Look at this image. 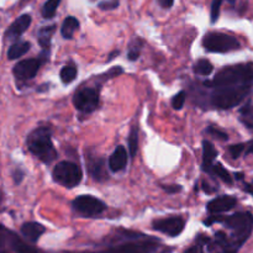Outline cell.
Here are the masks:
<instances>
[{
    "mask_svg": "<svg viewBox=\"0 0 253 253\" xmlns=\"http://www.w3.org/2000/svg\"><path fill=\"white\" fill-rule=\"evenodd\" d=\"M253 83V64L244 63L236 66H229L220 69L215 78L205 82L204 85L209 88H221V86L240 85V84Z\"/></svg>",
    "mask_w": 253,
    "mask_h": 253,
    "instance_id": "cell-1",
    "label": "cell"
},
{
    "mask_svg": "<svg viewBox=\"0 0 253 253\" xmlns=\"http://www.w3.org/2000/svg\"><path fill=\"white\" fill-rule=\"evenodd\" d=\"M27 148L30 152L43 163H51L57 158V151L52 142L49 127H37L27 136Z\"/></svg>",
    "mask_w": 253,
    "mask_h": 253,
    "instance_id": "cell-2",
    "label": "cell"
},
{
    "mask_svg": "<svg viewBox=\"0 0 253 253\" xmlns=\"http://www.w3.org/2000/svg\"><path fill=\"white\" fill-rule=\"evenodd\" d=\"M252 84H240V85L221 86L216 88L212 93L210 101L216 109L227 110L241 104L250 94Z\"/></svg>",
    "mask_w": 253,
    "mask_h": 253,
    "instance_id": "cell-3",
    "label": "cell"
},
{
    "mask_svg": "<svg viewBox=\"0 0 253 253\" xmlns=\"http://www.w3.org/2000/svg\"><path fill=\"white\" fill-rule=\"evenodd\" d=\"M227 229L232 231V240L244 245L253 232V215L251 212H236L224 219Z\"/></svg>",
    "mask_w": 253,
    "mask_h": 253,
    "instance_id": "cell-4",
    "label": "cell"
},
{
    "mask_svg": "<svg viewBox=\"0 0 253 253\" xmlns=\"http://www.w3.org/2000/svg\"><path fill=\"white\" fill-rule=\"evenodd\" d=\"M54 182L59 183L66 188H74L82 182L83 179V172L78 165L69 161H62L52 172Z\"/></svg>",
    "mask_w": 253,
    "mask_h": 253,
    "instance_id": "cell-5",
    "label": "cell"
},
{
    "mask_svg": "<svg viewBox=\"0 0 253 253\" xmlns=\"http://www.w3.org/2000/svg\"><path fill=\"white\" fill-rule=\"evenodd\" d=\"M203 46L207 51L214 52V53H225L239 49L241 47L239 40L234 36L220 32H210L207 34L203 39Z\"/></svg>",
    "mask_w": 253,
    "mask_h": 253,
    "instance_id": "cell-6",
    "label": "cell"
},
{
    "mask_svg": "<svg viewBox=\"0 0 253 253\" xmlns=\"http://www.w3.org/2000/svg\"><path fill=\"white\" fill-rule=\"evenodd\" d=\"M72 205L78 214L88 217L99 216L106 209V205L100 199L91 195H81L73 200Z\"/></svg>",
    "mask_w": 253,
    "mask_h": 253,
    "instance_id": "cell-7",
    "label": "cell"
},
{
    "mask_svg": "<svg viewBox=\"0 0 253 253\" xmlns=\"http://www.w3.org/2000/svg\"><path fill=\"white\" fill-rule=\"evenodd\" d=\"M73 104L81 113H93L99 106V93L94 88H82L74 94Z\"/></svg>",
    "mask_w": 253,
    "mask_h": 253,
    "instance_id": "cell-8",
    "label": "cell"
},
{
    "mask_svg": "<svg viewBox=\"0 0 253 253\" xmlns=\"http://www.w3.org/2000/svg\"><path fill=\"white\" fill-rule=\"evenodd\" d=\"M152 226L156 231H160L170 237H177L184 230L185 221L182 217L172 216L166 217V219L156 220V221H153Z\"/></svg>",
    "mask_w": 253,
    "mask_h": 253,
    "instance_id": "cell-9",
    "label": "cell"
},
{
    "mask_svg": "<svg viewBox=\"0 0 253 253\" xmlns=\"http://www.w3.org/2000/svg\"><path fill=\"white\" fill-rule=\"evenodd\" d=\"M42 62L40 58H30V59H24V61L19 62V63L15 64L14 67V76L16 77V79L22 82L30 81V79L35 78V76L39 72L40 67H41Z\"/></svg>",
    "mask_w": 253,
    "mask_h": 253,
    "instance_id": "cell-10",
    "label": "cell"
},
{
    "mask_svg": "<svg viewBox=\"0 0 253 253\" xmlns=\"http://www.w3.org/2000/svg\"><path fill=\"white\" fill-rule=\"evenodd\" d=\"M86 168L91 177L98 182H103L108 178V172H106L105 161L101 157L95 155H86Z\"/></svg>",
    "mask_w": 253,
    "mask_h": 253,
    "instance_id": "cell-11",
    "label": "cell"
},
{
    "mask_svg": "<svg viewBox=\"0 0 253 253\" xmlns=\"http://www.w3.org/2000/svg\"><path fill=\"white\" fill-rule=\"evenodd\" d=\"M31 16L29 14H24L21 16L17 17L14 22L9 26V29L6 30L5 32V37L7 40H12V39H17V37L21 36L25 31L30 27L31 25Z\"/></svg>",
    "mask_w": 253,
    "mask_h": 253,
    "instance_id": "cell-12",
    "label": "cell"
},
{
    "mask_svg": "<svg viewBox=\"0 0 253 253\" xmlns=\"http://www.w3.org/2000/svg\"><path fill=\"white\" fill-rule=\"evenodd\" d=\"M236 203L235 198L224 195V197L216 198V199L208 203V211L210 214H221V212L230 211L231 209H234Z\"/></svg>",
    "mask_w": 253,
    "mask_h": 253,
    "instance_id": "cell-13",
    "label": "cell"
},
{
    "mask_svg": "<svg viewBox=\"0 0 253 253\" xmlns=\"http://www.w3.org/2000/svg\"><path fill=\"white\" fill-rule=\"evenodd\" d=\"M126 165H127V152H126L125 147L118 146L109 158V168L111 172L116 173L125 169Z\"/></svg>",
    "mask_w": 253,
    "mask_h": 253,
    "instance_id": "cell-14",
    "label": "cell"
},
{
    "mask_svg": "<svg viewBox=\"0 0 253 253\" xmlns=\"http://www.w3.org/2000/svg\"><path fill=\"white\" fill-rule=\"evenodd\" d=\"M44 231H46V227L40 224V222H25L21 226L22 236L29 240L30 242H32V244H36L40 237L44 234Z\"/></svg>",
    "mask_w": 253,
    "mask_h": 253,
    "instance_id": "cell-15",
    "label": "cell"
},
{
    "mask_svg": "<svg viewBox=\"0 0 253 253\" xmlns=\"http://www.w3.org/2000/svg\"><path fill=\"white\" fill-rule=\"evenodd\" d=\"M217 157L216 148L209 141H203V169L210 173Z\"/></svg>",
    "mask_w": 253,
    "mask_h": 253,
    "instance_id": "cell-16",
    "label": "cell"
},
{
    "mask_svg": "<svg viewBox=\"0 0 253 253\" xmlns=\"http://www.w3.org/2000/svg\"><path fill=\"white\" fill-rule=\"evenodd\" d=\"M79 27V21L74 16H68L64 19L63 24L61 27V35L64 39H72L74 35V32L78 30Z\"/></svg>",
    "mask_w": 253,
    "mask_h": 253,
    "instance_id": "cell-17",
    "label": "cell"
},
{
    "mask_svg": "<svg viewBox=\"0 0 253 253\" xmlns=\"http://www.w3.org/2000/svg\"><path fill=\"white\" fill-rule=\"evenodd\" d=\"M30 47H31L30 42H26V41L16 42V43L12 44V46L9 48V51H7V58L9 59L20 58V57H22L24 54H26L27 52H29Z\"/></svg>",
    "mask_w": 253,
    "mask_h": 253,
    "instance_id": "cell-18",
    "label": "cell"
},
{
    "mask_svg": "<svg viewBox=\"0 0 253 253\" xmlns=\"http://www.w3.org/2000/svg\"><path fill=\"white\" fill-rule=\"evenodd\" d=\"M56 31V26H44L39 31V43L41 44L44 51L49 49L51 39Z\"/></svg>",
    "mask_w": 253,
    "mask_h": 253,
    "instance_id": "cell-19",
    "label": "cell"
},
{
    "mask_svg": "<svg viewBox=\"0 0 253 253\" xmlns=\"http://www.w3.org/2000/svg\"><path fill=\"white\" fill-rule=\"evenodd\" d=\"M240 120L250 130H253V104L247 103L240 110Z\"/></svg>",
    "mask_w": 253,
    "mask_h": 253,
    "instance_id": "cell-20",
    "label": "cell"
},
{
    "mask_svg": "<svg viewBox=\"0 0 253 253\" xmlns=\"http://www.w3.org/2000/svg\"><path fill=\"white\" fill-rule=\"evenodd\" d=\"M127 145L130 156L131 157H135L138 150V128L136 127V126H132V127H131L130 133H128Z\"/></svg>",
    "mask_w": 253,
    "mask_h": 253,
    "instance_id": "cell-21",
    "label": "cell"
},
{
    "mask_svg": "<svg viewBox=\"0 0 253 253\" xmlns=\"http://www.w3.org/2000/svg\"><path fill=\"white\" fill-rule=\"evenodd\" d=\"M210 173H212V174H215L216 177H219L222 182L227 183V184H232V182H234V180H232L231 174H230V172L222 167L221 163H214V166H212Z\"/></svg>",
    "mask_w": 253,
    "mask_h": 253,
    "instance_id": "cell-22",
    "label": "cell"
},
{
    "mask_svg": "<svg viewBox=\"0 0 253 253\" xmlns=\"http://www.w3.org/2000/svg\"><path fill=\"white\" fill-rule=\"evenodd\" d=\"M212 69H214V67L208 59H199L194 64V73L198 74V76L208 77L209 74H211Z\"/></svg>",
    "mask_w": 253,
    "mask_h": 253,
    "instance_id": "cell-23",
    "label": "cell"
},
{
    "mask_svg": "<svg viewBox=\"0 0 253 253\" xmlns=\"http://www.w3.org/2000/svg\"><path fill=\"white\" fill-rule=\"evenodd\" d=\"M59 4H61V0H47L43 6H42V16L44 19H52L54 16V14H56Z\"/></svg>",
    "mask_w": 253,
    "mask_h": 253,
    "instance_id": "cell-24",
    "label": "cell"
},
{
    "mask_svg": "<svg viewBox=\"0 0 253 253\" xmlns=\"http://www.w3.org/2000/svg\"><path fill=\"white\" fill-rule=\"evenodd\" d=\"M59 76H61V79L63 83H66V84L72 83V82H73L77 77V68L73 66V64L64 66L63 68L61 69V73H59Z\"/></svg>",
    "mask_w": 253,
    "mask_h": 253,
    "instance_id": "cell-25",
    "label": "cell"
},
{
    "mask_svg": "<svg viewBox=\"0 0 253 253\" xmlns=\"http://www.w3.org/2000/svg\"><path fill=\"white\" fill-rule=\"evenodd\" d=\"M11 230L0 224V253H9V237Z\"/></svg>",
    "mask_w": 253,
    "mask_h": 253,
    "instance_id": "cell-26",
    "label": "cell"
},
{
    "mask_svg": "<svg viewBox=\"0 0 253 253\" xmlns=\"http://www.w3.org/2000/svg\"><path fill=\"white\" fill-rule=\"evenodd\" d=\"M141 48H142V41L138 39H136L135 41L130 44V47H128L127 58L130 59V61H136V59L140 57Z\"/></svg>",
    "mask_w": 253,
    "mask_h": 253,
    "instance_id": "cell-27",
    "label": "cell"
},
{
    "mask_svg": "<svg viewBox=\"0 0 253 253\" xmlns=\"http://www.w3.org/2000/svg\"><path fill=\"white\" fill-rule=\"evenodd\" d=\"M185 99H187V93L184 90H180L172 98V106L175 110H180L184 106Z\"/></svg>",
    "mask_w": 253,
    "mask_h": 253,
    "instance_id": "cell-28",
    "label": "cell"
},
{
    "mask_svg": "<svg viewBox=\"0 0 253 253\" xmlns=\"http://www.w3.org/2000/svg\"><path fill=\"white\" fill-rule=\"evenodd\" d=\"M246 148H247V143H237V145H232L231 147L229 148V152L234 160H237Z\"/></svg>",
    "mask_w": 253,
    "mask_h": 253,
    "instance_id": "cell-29",
    "label": "cell"
},
{
    "mask_svg": "<svg viewBox=\"0 0 253 253\" xmlns=\"http://www.w3.org/2000/svg\"><path fill=\"white\" fill-rule=\"evenodd\" d=\"M224 0H214L211 6V21L215 22L217 20L220 15V7H221V4Z\"/></svg>",
    "mask_w": 253,
    "mask_h": 253,
    "instance_id": "cell-30",
    "label": "cell"
},
{
    "mask_svg": "<svg viewBox=\"0 0 253 253\" xmlns=\"http://www.w3.org/2000/svg\"><path fill=\"white\" fill-rule=\"evenodd\" d=\"M208 133L212 135L214 137L219 138V140H222V141L227 140V133H225V132H222V131L217 130V128H215L214 126H210V127L208 128Z\"/></svg>",
    "mask_w": 253,
    "mask_h": 253,
    "instance_id": "cell-31",
    "label": "cell"
},
{
    "mask_svg": "<svg viewBox=\"0 0 253 253\" xmlns=\"http://www.w3.org/2000/svg\"><path fill=\"white\" fill-rule=\"evenodd\" d=\"M100 9L103 10H111L119 6V0H108V1H101L99 4Z\"/></svg>",
    "mask_w": 253,
    "mask_h": 253,
    "instance_id": "cell-32",
    "label": "cell"
},
{
    "mask_svg": "<svg viewBox=\"0 0 253 253\" xmlns=\"http://www.w3.org/2000/svg\"><path fill=\"white\" fill-rule=\"evenodd\" d=\"M162 188L167 193H170V194H174V193L180 192V190H182V188H180L179 185H162Z\"/></svg>",
    "mask_w": 253,
    "mask_h": 253,
    "instance_id": "cell-33",
    "label": "cell"
},
{
    "mask_svg": "<svg viewBox=\"0 0 253 253\" xmlns=\"http://www.w3.org/2000/svg\"><path fill=\"white\" fill-rule=\"evenodd\" d=\"M160 5L162 7H166V9H169V7L173 6L174 4V0H158Z\"/></svg>",
    "mask_w": 253,
    "mask_h": 253,
    "instance_id": "cell-34",
    "label": "cell"
},
{
    "mask_svg": "<svg viewBox=\"0 0 253 253\" xmlns=\"http://www.w3.org/2000/svg\"><path fill=\"white\" fill-rule=\"evenodd\" d=\"M22 178H24V173H22L20 169L15 170V172H14V179H15V183H16V184H19V183L21 182Z\"/></svg>",
    "mask_w": 253,
    "mask_h": 253,
    "instance_id": "cell-35",
    "label": "cell"
},
{
    "mask_svg": "<svg viewBox=\"0 0 253 253\" xmlns=\"http://www.w3.org/2000/svg\"><path fill=\"white\" fill-rule=\"evenodd\" d=\"M239 249H235V247H226V249H222V251L220 253H237Z\"/></svg>",
    "mask_w": 253,
    "mask_h": 253,
    "instance_id": "cell-36",
    "label": "cell"
},
{
    "mask_svg": "<svg viewBox=\"0 0 253 253\" xmlns=\"http://www.w3.org/2000/svg\"><path fill=\"white\" fill-rule=\"evenodd\" d=\"M184 253H199V251H198L197 246H193V247H190V249H188Z\"/></svg>",
    "mask_w": 253,
    "mask_h": 253,
    "instance_id": "cell-37",
    "label": "cell"
},
{
    "mask_svg": "<svg viewBox=\"0 0 253 253\" xmlns=\"http://www.w3.org/2000/svg\"><path fill=\"white\" fill-rule=\"evenodd\" d=\"M246 190L249 193H251V194L253 195V182L249 183V184H246Z\"/></svg>",
    "mask_w": 253,
    "mask_h": 253,
    "instance_id": "cell-38",
    "label": "cell"
},
{
    "mask_svg": "<svg viewBox=\"0 0 253 253\" xmlns=\"http://www.w3.org/2000/svg\"><path fill=\"white\" fill-rule=\"evenodd\" d=\"M2 198H4V197H2V193H1V192H0V210H1V204H2Z\"/></svg>",
    "mask_w": 253,
    "mask_h": 253,
    "instance_id": "cell-39",
    "label": "cell"
},
{
    "mask_svg": "<svg viewBox=\"0 0 253 253\" xmlns=\"http://www.w3.org/2000/svg\"><path fill=\"white\" fill-rule=\"evenodd\" d=\"M162 253H172V250H166V251H163Z\"/></svg>",
    "mask_w": 253,
    "mask_h": 253,
    "instance_id": "cell-40",
    "label": "cell"
},
{
    "mask_svg": "<svg viewBox=\"0 0 253 253\" xmlns=\"http://www.w3.org/2000/svg\"><path fill=\"white\" fill-rule=\"evenodd\" d=\"M27 1H30V0H21V2H27Z\"/></svg>",
    "mask_w": 253,
    "mask_h": 253,
    "instance_id": "cell-41",
    "label": "cell"
},
{
    "mask_svg": "<svg viewBox=\"0 0 253 253\" xmlns=\"http://www.w3.org/2000/svg\"><path fill=\"white\" fill-rule=\"evenodd\" d=\"M90 1H95V0H90Z\"/></svg>",
    "mask_w": 253,
    "mask_h": 253,
    "instance_id": "cell-42",
    "label": "cell"
}]
</instances>
